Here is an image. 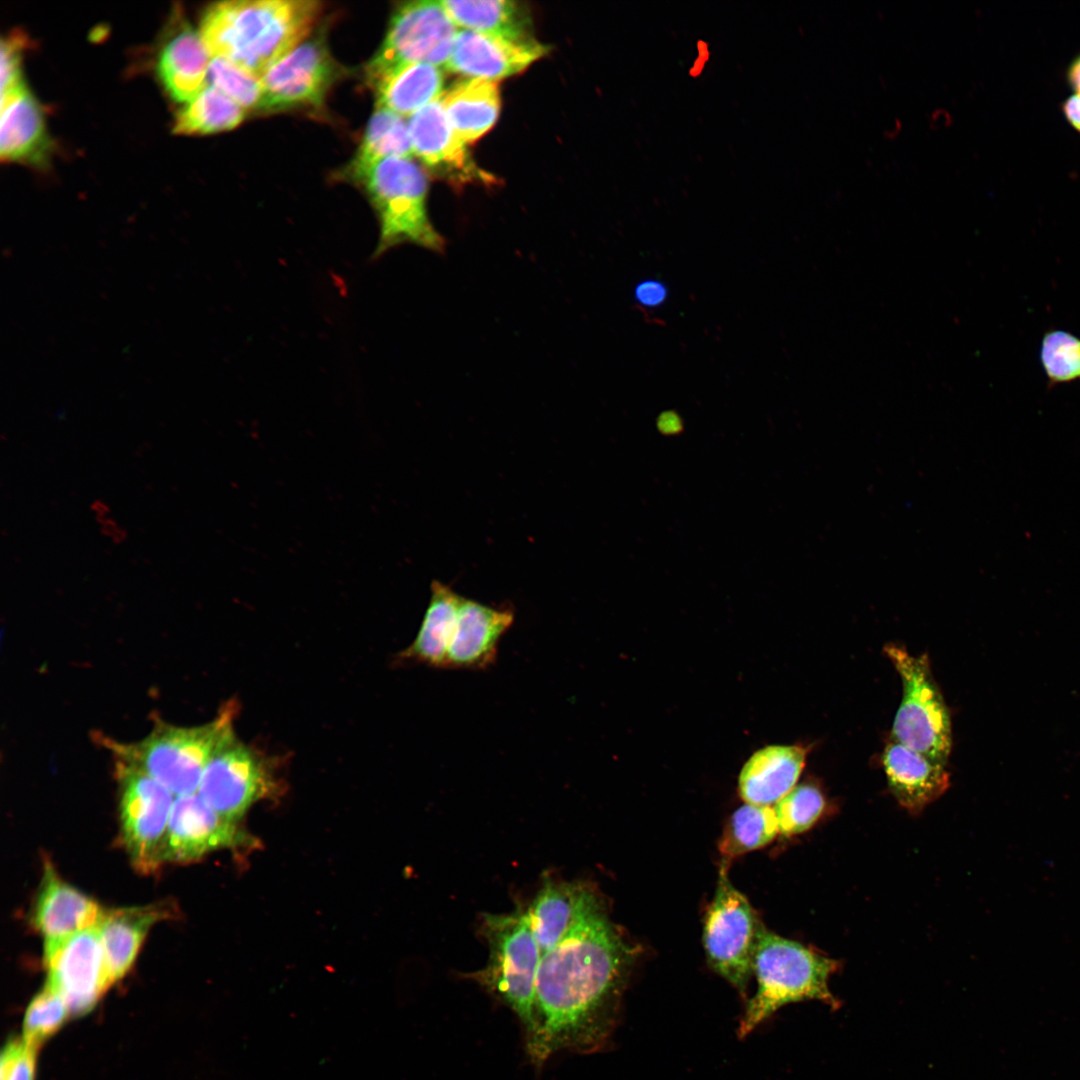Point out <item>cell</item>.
<instances>
[{
  "mask_svg": "<svg viewBox=\"0 0 1080 1080\" xmlns=\"http://www.w3.org/2000/svg\"><path fill=\"white\" fill-rule=\"evenodd\" d=\"M244 841L243 833L215 812L198 794L177 796L163 847V861L190 862L219 848Z\"/></svg>",
  "mask_w": 1080,
  "mask_h": 1080,
  "instance_id": "obj_14",
  "label": "cell"
},
{
  "mask_svg": "<svg viewBox=\"0 0 1080 1080\" xmlns=\"http://www.w3.org/2000/svg\"><path fill=\"white\" fill-rule=\"evenodd\" d=\"M407 125L413 155L426 168L456 183L487 179L451 126L440 98L410 116Z\"/></svg>",
  "mask_w": 1080,
  "mask_h": 1080,
  "instance_id": "obj_16",
  "label": "cell"
},
{
  "mask_svg": "<svg viewBox=\"0 0 1080 1080\" xmlns=\"http://www.w3.org/2000/svg\"><path fill=\"white\" fill-rule=\"evenodd\" d=\"M884 651L903 689L892 725L894 741L946 765L952 747L951 719L928 656L910 654L897 644L886 645Z\"/></svg>",
  "mask_w": 1080,
  "mask_h": 1080,
  "instance_id": "obj_7",
  "label": "cell"
},
{
  "mask_svg": "<svg viewBox=\"0 0 1080 1080\" xmlns=\"http://www.w3.org/2000/svg\"><path fill=\"white\" fill-rule=\"evenodd\" d=\"M211 85L248 110H259L262 84L259 77L245 71L229 60L213 57L208 68Z\"/></svg>",
  "mask_w": 1080,
  "mask_h": 1080,
  "instance_id": "obj_34",
  "label": "cell"
},
{
  "mask_svg": "<svg viewBox=\"0 0 1080 1080\" xmlns=\"http://www.w3.org/2000/svg\"><path fill=\"white\" fill-rule=\"evenodd\" d=\"M339 65L319 37L304 40L260 78L259 110L275 112L298 107H320L339 77Z\"/></svg>",
  "mask_w": 1080,
  "mask_h": 1080,
  "instance_id": "obj_12",
  "label": "cell"
},
{
  "mask_svg": "<svg viewBox=\"0 0 1080 1080\" xmlns=\"http://www.w3.org/2000/svg\"><path fill=\"white\" fill-rule=\"evenodd\" d=\"M548 49L534 38L515 40L458 29L444 68L470 78L495 82L525 70Z\"/></svg>",
  "mask_w": 1080,
  "mask_h": 1080,
  "instance_id": "obj_15",
  "label": "cell"
},
{
  "mask_svg": "<svg viewBox=\"0 0 1080 1080\" xmlns=\"http://www.w3.org/2000/svg\"><path fill=\"white\" fill-rule=\"evenodd\" d=\"M370 86L375 91L376 108L410 117L442 96L444 74L438 66L412 63L393 70Z\"/></svg>",
  "mask_w": 1080,
  "mask_h": 1080,
  "instance_id": "obj_27",
  "label": "cell"
},
{
  "mask_svg": "<svg viewBox=\"0 0 1080 1080\" xmlns=\"http://www.w3.org/2000/svg\"><path fill=\"white\" fill-rule=\"evenodd\" d=\"M457 32L441 1L400 4L393 12L382 45L366 65L368 83L412 63L445 67Z\"/></svg>",
  "mask_w": 1080,
  "mask_h": 1080,
  "instance_id": "obj_9",
  "label": "cell"
},
{
  "mask_svg": "<svg viewBox=\"0 0 1080 1080\" xmlns=\"http://www.w3.org/2000/svg\"><path fill=\"white\" fill-rule=\"evenodd\" d=\"M263 762L229 729L203 772L198 795L220 816L237 822L267 791Z\"/></svg>",
  "mask_w": 1080,
  "mask_h": 1080,
  "instance_id": "obj_13",
  "label": "cell"
},
{
  "mask_svg": "<svg viewBox=\"0 0 1080 1080\" xmlns=\"http://www.w3.org/2000/svg\"><path fill=\"white\" fill-rule=\"evenodd\" d=\"M1062 111L1070 125L1080 133V95L1068 97L1062 104Z\"/></svg>",
  "mask_w": 1080,
  "mask_h": 1080,
  "instance_id": "obj_39",
  "label": "cell"
},
{
  "mask_svg": "<svg viewBox=\"0 0 1080 1080\" xmlns=\"http://www.w3.org/2000/svg\"><path fill=\"white\" fill-rule=\"evenodd\" d=\"M49 146L40 105L27 89L1 99V160L40 164Z\"/></svg>",
  "mask_w": 1080,
  "mask_h": 1080,
  "instance_id": "obj_24",
  "label": "cell"
},
{
  "mask_svg": "<svg viewBox=\"0 0 1080 1080\" xmlns=\"http://www.w3.org/2000/svg\"><path fill=\"white\" fill-rule=\"evenodd\" d=\"M116 760L122 841L135 868L152 873L164 862L173 794L137 767Z\"/></svg>",
  "mask_w": 1080,
  "mask_h": 1080,
  "instance_id": "obj_10",
  "label": "cell"
},
{
  "mask_svg": "<svg viewBox=\"0 0 1080 1080\" xmlns=\"http://www.w3.org/2000/svg\"><path fill=\"white\" fill-rule=\"evenodd\" d=\"M597 894L592 885L583 881L545 879L527 907L541 955L562 939Z\"/></svg>",
  "mask_w": 1080,
  "mask_h": 1080,
  "instance_id": "obj_21",
  "label": "cell"
},
{
  "mask_svg": "<svg viewBox=\"0 0 1080 1080\" xmlns=\"http://www.w3.org/2000/svg\"><path fill=\"white\" fill-rule=\"evenodd\" d=\"M70 1015L62 995L48 982L30 1002L24 1017L23 1040L38 1049Z\"/></svg>",
  "mask_w": 1080,
  "mask_h": 1080,
  "instance_id": "obj_33",
  "label": "cell"
},
{
  "mask_svg": "<svg viewBox=\"0 0 1080 1080\" xmlns=\"http://www.w3.org/2000/svg\"><path fill=\"white\" fill-rule=\"evenodd\" d=\"M44 963L47 982L62 995L73 1016L89 1012L113 984L99 926L45 940Z\"/></svg>",
  "mask_w": 1080,
  "mask_h": 1080,
  "instance_id": "obj_11",
  "label": "cell"
},
{
  "mask_svg": "<svg viewBox=\"0 0 1080 1080\" xmlns=\"http://www.w3.org/2000/svg\"><path fill=\"white\" fill-rule=\"evenodd\" d=\"M246 110L212 85L176 113L173 131L181 135H206L231 130L245 118Z\"/></svg>",
  "mask_w": 1080,
  "mask_h": 1080,
  "instance_id": "obj_31",
  "label": "cell"
},
{
  "mask_svg": "<svg viewBox=\"0 0 1080 1080\" xmlns=\"http://www.w3.org/2000/svg\"><path fill=\"white\" fill-rule=\"evenodd\" d=\"M668 295L667 285L658 279H645L640 281L634 288L636 304L645 309L661 307L666 302Z\"/></svg>",
  "mask_w": 1080,
  "mask_h": 1080,
  "instance_id": "obj_38",
  "label": "cell"
},
{
  "mask_svg": "<svg viewBox=\"0 0 1080 1080\" xmlns=\"http://www.w3.org/2000/svg\"><path fill=\"white\" fill-rule=\"evenodd\" d=\"M779 834L774 807L744 804L733 812L719 841L721 866L738 856L762 848Z\"/></svg>",
  "mask_w": 1080,
  "mask_h": 1080,
  "instance_id": "obj_30",
  "label": "cell"
},
{
  "mask_svg": "<svg viewBox=\"0 0 1080 1080\" xmlns=\"http://www.w3.org/2000/svg\"><path fill=\"white\" fill-rule=\"evenodd\" d=\"M826 801L812 783L796 785L774 806L779 834L793 836L810 829L824 812Z\"/></svg>",
  "mask_w": 1080,
  "mask_h": 1080,
  "instance_id": "obj_32",
  "label": "cell"
},
{
  "mask_svg": "<svg viewBox=\"0 0 1080 1080\" xmlns=\"http://www.w3.org/2000/svg\"><path fill=\"white\" fill-rule=\"evenodd\" d=\"M36 1053L23 1039L10 1041L1 1055V1080H34Z\"/></svg>",
  "mask_w": 1080,
  "mask_h": 1080,
  "instance_id": "obj_37",
  "label": "cell"
},
{
  "mask_svg": "<svg viewBox=\"0 0 1080 1080\" xmlns=\"http://www.w3.org/2000/svg\"><path fill=\"white\" fill-rule=\"evenodd\" d=\"M765 927L746 896L720 866L714 898L706 912L703 944L710 967L742 995L752 974L753 958Z\"/></svg>",
  "mask_w": 1080,
  "mask_h": 1080,
  "instance_id": "obj_8",
  "label": "cell"
},
{
  "mask_svg": "<svg viewBox=\"0 0 1080 1080\" xmlns=\"http://www.w3.org/2000/svg\"><path fill=\"white\" fill-rule=\"evenodd\" d=\"M1066 76L1070 86L1080 95V54L1070 63Z\"/></svg>",
  "mask_w": 1080,
  "mask_h": 1080,
  "instance_id": "obj_41",
  "label": "cell"
},
{
  "mask_svg": "<svg viewBox=\"0 0 1080 1080\" xmlns=\"http://www.w3.org/2000/svg\"><path fill=\"white\" fill-rule=\"evenodd\" d=\"M413 155L407 122L403 117L376 108L345 176L358 180L377 162L387 158H411Z\"/></svg>",
  "mask_w": 1080,
  "mask_h": 1080,
  "instance_id": "obj_29",
  "label": "cell"
},
{
  "mask_svg": "<svg viewBox=\"0 0 1080 1080\" xmlns=\"http://www.w3.org/2000/svg\"><path fill=\"white\" fill-rule=\"evenodd\" d=\"M635 952L598 893L562 939L540 958L536 1029L525 1045L541 1067L559 1052L590 1054L608 1043Z\"/></svg>",
  "mask_w": 1080,
  "mask_h": 1080,
  "instance_id": "obj_1",
  "label": "cell"
},
{
  "mask_svg": "<svg viewBox=\"0 0 1080 1080\" xmlns=\"http://www.w3.org/2000/svg\"><path fill=\"white\" fill-rule=\"evenodd\" d=\"M456 26L515 40L533 39L528 10L520 3L496 1H441Z\"/></svg>",
  "mask_w": 1080,
  "mask_h": 1080,
  "instance_id": "obj_28",
  "label": "cell"
},
{
  "mask_svg": "<svg viewBox=\"0 0 1080 1080\" xmlns=\"http://www.w3.org/2000/svg\"><path fill=\"white\" fill-rule=\"evenodd\" d=\"M882 763L891 793L911 813L920 812L949 787L945 764L898 742L885 747Z\"/></svg>",
  "mask_w": 1080,
  "mask_h": 1080,
  "instance_id": "obj_19",
  "label": "cell"
},
{
  "mask_svg": "<svg viewBox=\"0 0 1080 1080\" xmlns=\"http://www.w3.org/2000/svg\"><path fill=\"white\" fill-rule=\"evenodd\" d=\"M838 967L835 960L764 928L752 965L756 991L747 1001L737 1031L739 1037H746L789 1003L819 1000L838 1008L839 1001L828 986Z\"/></svg>",
  "mask_w": 1080,
  "mask_h": 1080,
  "instance_id": "obj_3",
  "label": "cell"
},
{
  "mask_svg": "<svg viewBox=\"0 0 1080 1080\" xmlns=\"http://www.w3.org/2000/svg\"><path fill=\"white\" fill-rule=\"evenodd\" d=\"M480 933L488 944L487 964L463 975L480 985L518 1018L525 1045L536 1029L535 987L541 951L527 908L505 914H483Z\"/></svg>",
  "mask_w": 1080,
  "mask_h": 1080,
  "instance_id": "obj_4",
  "label": "cell"
},
{
  "mask_svg": "<svg viewBox=\"0 0 1080 1080\" xmlns=\"http://www.w3.org/2000/svg\"><path fill=\"white\" fill-rule=\"evenodd\" d=\"M659 428L662 431L673 433L679 431L682 427V421L680 416L675 411L663 412L657 420Z\"/></svg>",
  "mask_w": 1080,
  "mask_h": 1080,
  "instance_id": "obj_40",
  "label": "cell"
},
{
  "mask_svg": "<svg viewBox=\"0 0 1080 1080\" xmlns=\"http://www.w3.org/2000/svg\"><path fill=\"white\" fill-rule=\"evenodd\" d=\"M170 913L168 904L105 911L98 926L113 983L130 969L149 929Z\"/></svg>",
  "mask_w": 1080,
  "mask_h": 1080,
  "instance_id": "obj_23",
  "label": "cell"
},
{
  "mask_svg": "<svg viewBox=\"0 0 1080 1080\" xmlns=\"http://www.w3.org/2000/svg\"><path fill=\"white\" fill-rule=\"evenodd\" d=\"M462 596L450 586L433 580L431 597L413 642L401 658L433 668H445Z\"/></svg>",
  "mask_w": 1080,
  "mask_h": 1080,
  "instance_id": "obj_26",
  "label": "cell"
},
{
  "mask_svg": "<svg viewBox=\"0 0 1080 1080\" xmlns=\"http://www.w3.org/2000/svg\"><path fill=\"white\" fill-rule=\"evenodd\" d=\"M514 618L511 608H494L462 597L445 668L486 670L494 665L499 642Z\"/></svg>",
  "mask_w": 1080,
  "mask_h": 1080,
  "instance_id": "obj_17",
  "label": "cell"
},
{
  "mask_svg": "<svg viewBox=\"0 0 1080 1080\" xmlns=\"http://www.w3.org/2000/svg\"><path fill=\"white\" fill-rule=\"evenodd\" d=\"M323 11L312 0H232L211 4L199 34L212 57L261 78L312 32Z\"/></svg>",
  "mask_w": 1080,
  "mask_h": 1080,
  "instance_id": "obj_2",
  "label": "cell"
},
{
  "mask_svg": "<svg viewBox=\"0 0 1080 1080\" xmlns=\"http://www.w3.org/2000/svg\"><path fill=\"white\" fill-rule=\"evenodd\" d=\"M440 99L451 126L466 144L490 130L500 110L496 82L479 78L455 82Z\"/></svg>",
  "mask_w": 1080,
  "mask_h": 1080,
  "instance_id": "obj_25",
  "label": "cell"
},
{
  "mask_svg": "<svg viewBox=\"0 0 1080 1080\" xmlns=\"http://www.w3.org/2000/svg\"><path fill=\"white\" fill-rule=\"evenodd\" d=\"M1041 362L1051 383L1080 380V339L1064 331L1046 334Z\"/></svg>",
  "mask_w": 1080,
  "mask_h": 1080,
  "instance_id": "obj_35",
  "label": "cell"
},
{
  "mask_svg": "<svg viewBox=\"0 0 1080 1080\" xmlns=\"http://www.w3.org/2000/svg\"><path fill=\"white\" fill-rule=\"evenodd\" d=\"M24 38L14 33L1 40V99L26 89L21 71Z\"/></svg>",
  "mask_w": 1080,
  "mask_h": 1080,
  "instance_id": "obj_36",
  "label": "cell"
},
{
  "mask_svg": "<svg viewBox=\"0 0 1080 1080\" xmlns=\"http://www.w3.org/2000/svg\"><path fill=\"white\" fill-rule=\"evenodd\" d=\"M379 223L376 260L393 248L413 244L436 253L445 239L427 212V177L411 158H387L374 164L359 180Z\"/></svg>",
  "mask_w": 1080,
  "mask_h": 1080,
  "instance_id": "obj_5",
  "label": "cell"
},
{
  "mask_svg": "<svg viewBox=\"0 0 1080 1080\" xmlns=\"http://www.w3.org/2000/svg\"><path fill=\"white\" fill-rule=\"evenodd\" d=\"M234 709L229 704L211 722L178 727L159 722L146 737L134 743L106 739L116 756L154 778L173 795L194 794L218 743L232 728Z\"/></svg>",
  "mask_w": 1080,
  "mask_h": 1080,
  "instance_id": "obj_6",
  "label": "cell"
},
{
  "mask_svg": "<svg viewBox=\"0 0 1080 1080\" xmlns=\"http://www.w3.org/2000/svg\"><path fill=\"white\" fill-rule=\"evenodd\" d=\"M104 913L95 900L62 880L50 863L45 864L32 918L45 940L98 926Z\"/></svg>",
  "mask_w": 1080,
  "mask_h": 1080,
  "instance_id": "obj_18",
  "label": "cell"
},
{
  "mask_svg": "<svg viewBox=\"0 0 1080 1080\" xmlns=\"http://www.w3.org/2000/svg\"><path fill=\"white\" fill-rule=\"evenodd\" d=\"M807 748L802 745H770L756 751L744 764L738 791L745 803L775 805L800 777Z\"/></svg>",
  "mask_w": 1080,
  "mask_h": 1080,
  "instance_id": "obj_20",
  "label": "cell"
},
{
  "mask_svg": "<svg viewBox=\"0 0 1080 1080\" xmlns=\"http://www.w3.org/2000/svg\"><path fill=\"white\" fill-rule=\"evenodd\" d=\"M209 55L200 34L188 24L169 36L158 56L157 73L172 99L185 104L207 86Z\"/></svg>",
  "mask_w": 1080,
  "mask_h": 1080,
  "instance_id": "obj_22",
  "label": "cell"
}]
</instances>
